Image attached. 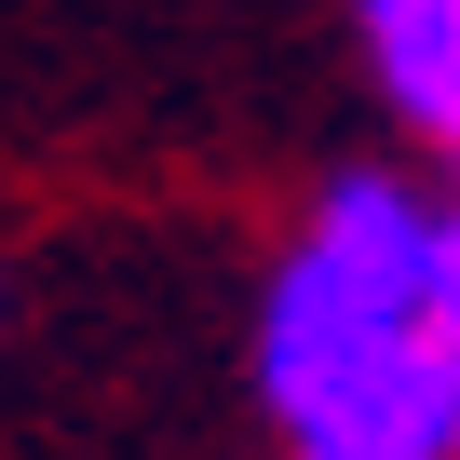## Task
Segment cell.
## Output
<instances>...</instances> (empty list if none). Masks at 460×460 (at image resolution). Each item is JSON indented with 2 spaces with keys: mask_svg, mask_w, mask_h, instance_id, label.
Returning a JSON list of instances; mask_svg holds the SVG:
<instances>
[{
  "mask_svg": "<svg viewBox=\"0 0 460 460\" xmlns=\"http://www.w3.org/2000/svg\"><path fill=\"white\" fill-rule=\"evenodd\" d=\"M352 28H366L379 95L447 149V122H460V0H352Z\"/></svg>",
  "mask_w": 460,
  "mask_h": 460,
  "instance_id": "6da1fadb",
  "label": "cell"
},
{
  "mask_svg": "<svg viewBox=\"0 0 460 460\" xmlns=\"http://www.w3.org/2000/svg\"><path fill=\"white\" fill-rule=\"evenodd\" d=\"M433 312L460 325V203H447V271H433Z\"/></svg>",
  "mask_w": 460,
  "mask_h": 460,
  "instance_id": "7a4b0ae2",
  "label": "cell"
},
{
  "mask_svg": "<svg viewBox=\"0 0 460 460\" xmlns=\"http://www.w3.org/2000/svg\"><path fill=\"white\" fill-rule=\"evenodd\" d=\"M447 163H460V122H447Z\"/></svg>",
  "mask_w": 460,
  "mask_h": 460,
  "instance_id": "3957f363",
  "label": "cell"
}]
</instances>
